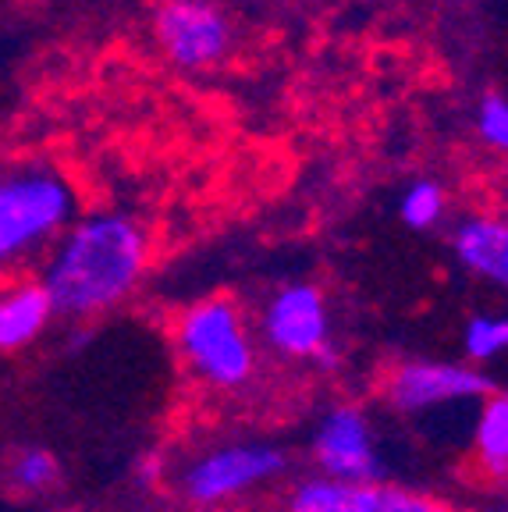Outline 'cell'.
<instances>
[{
    "label": "cell",
    "mask_w": 508,
    "mask_h": 512,
    "mask_svg": "<svg viewBox=\"0 0 508 512\" xmlns=\"http://www.w3.org/2000/svg\"><path fill=\"white\" fill-rule=\"evenodd\" d=\"M381 402L402 420H427L448 409H477L494 392L487 370L445 356H402L381 374Z\"/></svg>",
    "instance_id": "8992f818"
},
{
    "label": "cell",
    "mask_w": 508,
    "mask_h": 512,
    "mask_svg": "<svg viewBox=\"0 0 508 512\" xmlns=\"http://www.w3.org/2000/svg\"><path fill=\"white\" fill-rule=\"evenodd\" d=\"M469 512H508V502H491V505H477V509Z\"/></svg>",
    "instance_id": "e0dca14e"
},
{
    "label": "cell",
    "mask_w": 508,
    "mask_h": 512,
    "mask_svg": "<svg viewBox=\"0 0 508 512\" xmlns=\"http://www.w3.org/2000/svg\"><path fill=\"white\" fill-rule=\"evenodd\" d=\"M501 217H508V185H505V192H501V210H498Z\"/></svg>",
    "instance_id": "ac0fdd59"
},
{
    "label": "cell",
    "mask_w": 508,
    "mask_h": 512,
    "mask_svg": "<svg viewBox=\"0 0 508 512\" xmlns=\"http://www.w3.org/2000/svg\"><path fill=\"white\" fill-rule=\"evenodd\" d=\"M79 217L72 182L43 164L0 168V274L50 253Z\"/></svg>",
    "instance_id": "3957f363"
},
{
    "label": "cell",
    "mask_w": 508,
    "mask_h": 512,
    "mask_svg": "<svg viewBox=\"0 0 508 512\" xmlns=\"http://www.w3.org/2000/svg\"><path fill=\"white\" fill-rule=\"evenodd\" d=\"M153 36L178 68H210L231 50V22L210 0L160 4L153 15Z\"/></svg>",
    "instance_id": "9c48e42d"
},
{
    "label": "cell",
    "mask_w": 508,
    "mask_h": 512,
    "mask_svg": "<svg viewBox=\"0 0 508 512\" xmlns=\"http://www.w3.org/2000/svg\"><path fill=\"white\" fill-rule=\"evenodd\" d=\"M64 484V463L50 445L22 441L0 459V488L18 502H40Z\"/></svg>",
    "instance_id": "7c38bea8"
},
{
    "label": "cell",
    "mask_w": 508,
    "mask_h": 512,
    "mask_svg": "<svg viewBox=\"0 0 508 512\" xmlns=\"http://www.w3.org/2000/svg\"><path fill=\"white\" fill-rule=\"evenodd\" d=\"M398 217L413 232H434L448 217V189L437 178H416L413 185H405L398 200Z\"/></svg>",
    "instance_id": "9a60e30c"
},
{
    "label": "cell",
    "mask_w": 508,
    "mask_h": 512,
    "mask_svg": "<svg viewBox=\"0 0 508 512\" xmlns=\"http://www.w3.org/2000/svg\"><path fill=\"white\" fill-rule=\"evenodd\" d=\"M285 512H455L445 498L423 488H409L398 480H366V484H342V480L310 477L295 480L285 495Z\"/></svg>",
    "instance_id": "ba28073f"
},
{
    "label": "cell",
    "mask_w": 508,
    "mask_h": 512,
    "mask_svg": "<svg viewBox=\"0 0 508 512\" xmlns=\"http://www.w3.org/2000/svg\"><path fill=\"white\" fill-rule=\"evenodd\" d=\"M160 4H182V0H160Z\"/></svg>",
    "instance_id": "d6986e66"
},
{
    "label": "cell",
    "mask_w": 508,
    "mask_h": 512,
    "mask_svg": "<svg viewBox=\"0 0 508 512\" xmlns=\"http://www.w3.org/2000/svg\"><path fill=\"white\" fill-rule=\"evenodd\" d=\"M150 232L125 210H93L68 224L50 246L40 285L54 313L72 324H89L125 306L150 271Z\"/></svg>",
    "instance_id": "6da1fadb"
},
{
    "label": "cell",
    "mask_w": 508,
    "mask_h": 512,
    "mask_svg": "<svg viewBox=\"0 0 508 512\" xmlns=\"http://www.w3.org/2000/svg\"><path fill=\"white\" fill-rule=\"evenodd\" d=\"M54 320V303L40 278H15L0 285V356H15L36 345Z\"/></svg>",
    "instance_id": "8fae6325"
},
{
    "label": "cell",
    "mask_w": 508,
    "mask_h": 512,
    "mask_svg": "<svg viewBox=\"0 0 508 512\" xmlns=\"http://www.w3.org/2000/svg\"><path fill=\"white\" fill-rule=\"evenodd\" d=\"M469 459L491 484H508V388H494L473 413Z\"/></svg>",
    "instance_id": "4fadbf2b"
},
{
    "label": "cell",
    "mask_w": 508,
    "mask_h": 512,
    "mask_svg": "<svg viewBox=\"0 0 508 512\" xmlns=\"http://www.w3.org/2000/svg\"><path fill=\"white\" fill-rule=\"evenodd\" d=\"M452 256L466 274L508 296V217L466 214L452 228Z\"/></svg>",
    "instance_id": "30bf717a"
},
{
    "label": "cell",
    "mask_w": 508,
    "mask_h": 512,
    "mask_svg": "<svg viewBox=\"0 0 508 512\" xmlns=\"http://www.w3.org/2000/svg\"><path fill=\"white\" fill-rule=\"evenodd\" d=\"M462 356L469 367H494L508 356V313H473V317L462 324Z\"/></svg>",
    "instance_id": "5bb4252c"
},
{
    "label": "cell",
    "mask_w": 508,
    "mask_h": 512,
    "mask_svg": "<svg viewBox=\"0 0 508 512\" xmlns=\"http://www.w3.org/2000/svg\"><path fill=\"white\" fill-rule=\"evenodd\" d=\"M171 345L185 374L210 395L235 399L260 381V338L231 296H207L185 306L171 324Z\"/></svg>",
    "instance_id": "7a4b0ae2"
},
{
    "label": "cell",
    "mask_w": 508,
    "mask_h": 512,
    "mask_svg": "<svg viewBox=\"0 0 508 512\" xmlns=\"http://www.w3.org/2000/svg\"><path fill=\"white\" fill-rule=\"evenodd\" d=\"M477 136L484 146L508 153V96L487 93L477 104Z\"/></svg>",
    "instance_id": "2e32d148"
},
{
    "label": "cell",
    "mask_w": 508,
    "mask_h": 512,
    "mask_svg": "<svg viewBox=\"0 0 508 512\" xmlns=\"http://www.w3.org/2000/svg\"><path fill=\"white\" fill-rule=\"evenodd\" d=\"M292 456L270 438H221L196 448L175 473V488L196 512H221L263 495L288 477Z\"/></svg>",
    "instance_id": "277c9868"
},
{
    "label": "cell",
    "mask_w": 508,
    "mask_h": 512,
    "mask_svg": "<svg viewBox=\"0 0 508 512\" xmlns=\"http://www.w3.org/2000/svg\"><path fill=\"white\" fill-rule=\"evenodd\" d=\"M256 338L267 356L310 370H334L338 338L324 288L313 281H285L263 299L256 313Z\"/></svg>",
    "instance_id": "5b68a950"
},
{
    "label": "cell",
    "mask_w": 508,
    "mask_h": 512,
    "mask_svg": "<svg viewBox=\"0 0 508 512\" xmlns=\"http://www.w3.org/2000/svg\"><path fill=\"white\" fill-rule=\"evenodd\" d=\"M306 452H310L317 477L342 480V484H366V480L388 477L377 420L359 402H331L320 409L310 427Z\"/></svg>",
    "instance_id": "52a82bcc"
}]
</instances>
